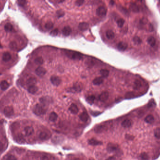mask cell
Masks as SVG:
<instances>
[{"label":"cell","mask_w":160,"mask_h":160,"mask_svg":"<svg viewBox=\"0 0 160 160\" xmlns=\"http://www.w3.org/2000/svg\"><path fill=\"white\" fill-rule=\"evenodd\" d=\"M57 15H58V16L59 17H62L64 15V13L61 11V10H59L57 12Z\"/></svg>","instance_id":"c3c4849f"},{"label":"cell","mask_w":160,"mask_h":160,"mask_svg":"<svg viewBox=\"0 0 160 160\" xmlns=\"http://www.w3.org/2000/svg\"><path fill=\"white\" fill-rule=\"evenodd\" d=\"M122 126L124 128H129L132 125V121L129 119L124 120L121 123Z\"/></svg>","instance_id":"ac0fdd59"},{"label":"cell","mask_w":160,"mask_h":160,"mask_svg":"<svg viewBox=\"0 0 160 160\" xmlns=\"http://www.w3.org/2000/svg\"><path fill=\"white\" fill-rule=\"evenodd\" d=\"M39 101L42 104V105L45 106L47 104H50V98H48L47 97H45L40 98Z\"/></svg>","instance_id":"7402d4cb"},{"label":"cell","mask_w":160,"mask_h":160,"mask_svg":"<svg viewBox=\"0 0 160 160\" xmlns=\"http://www.w3.org/2000/svg\"><path fill=\"white\" fill-rule=\"evenodd\" d=\"M80 160L79 159H78V158H75V159H73V160Z\"/></svg>","instance_id":"db71d44e"},{"label":"cell","mask_w":160,"mask_h":160,"mask_svg":"<svg viewBox=\"0 0 160 160\" xmlns=\"http://www.w3.org/2000/svg\"><path fill=\"white\" fill-rule=\"evenodd\" d=\"M106 160H116V159L114 156H110L108 158H107Z\"/></svg>","instance_id":"816d5d0a"},{"label":"cell","mask_w":160,"mask_h":160,"mask_svg":"<svg viewBox=\"0 0 160 160\" xmlns=\"http://www.w3.org/2000/svg\"><path fill=\"white\" fill-rule=\"evenodd\" d=\"M69 110L72 114H76L78 113L79 109L76 105H75L74 104H72L69 108Z\"/></svg>","instance_id":"2e32d148"},{"label":"cell","mask_w":160,"mask_h":160,"mask_svg":"<svg viewBox=\"0 0 160 160\" xmlns=\"http://www.w3.org/2000/svg\"><path fill=\"white\" fill-rule=\"evenodd\" d=\"M159 0V2H160V0Z\"/></svg>","instance_id":"9f6ffc18"},{"label":"cell","mask_w":160,"mask_h":160,"mask_svg":"<svg viewBox=\"0 0 160 160\" xmlns=\"http://www.w3.org/2000/svg\"><path fill=\"white\" fill-rule=\"evenodd\" d=\"M4 30L7 32L11 31L13 30L12 25L9 23H7L4 26Z\"/></svg>","instance_id":"836d02e7"},{"label":"cell","mask_w":160,"mask_h":160,"mask_svg":"<svg viewBox=\"0 0 160 160\" xmlns=\"http://www.w3.org/2000/svg\"><path fill=\"white\" fill-rule=\"evenodd\" d=\"M38 88L35 85L30 86L28 88V91L31 94H35L38 91Z\"/></svg>","instance_id":"cb8c5ba5"},{"label":"cell","mask_w":160,"mask_h":160,"mask_svg":"<svg viewBox=\"0 0 160 160\" xmlns=\"http://www.w3.org/2000/svg\"><path fill=\"white\" fill-rule=\"evenodd\" d=\"M107 151L109 153H119L120 149L117 145L113 143H109L107 147Z\"/></svg>","instance_id":"3957f363"},{"label":"cell","mask_w":160,"mask_h":160,"mask_svg":"<svg viewBox=\"0 0 160 160\" xmlns=\"http://www.w3.org/2000/svg\"><path fill=\"white\" fill-rule=\"evenodd\" d=\"M104 82V79L102 77H97L94 79L93 81V83L95 85H99L101 84Z\"/></svg>","instance_id":"d4e9b609"},{"label":"cell","mask_w":160,"mask_h":160,"mask_svg":"<svg viewBox=\"0 0 160 160\" xmlns=\"http://www.w3.org/2000/svg\"><path fill=\"white\" fill-rule=\"evenodd\" d=\"M14 140L16 142L19 144H23L25 142V140L23 136L21 133L16 135L14 137Z\"/></svg>","instance_id":"ba28073f"},{"label":"cell","mask_w":160,"mask_h":160,"mask_svg":"<svg viewBox=\"0 0 160 160\" xmlns=\"http://www.w3.org/2000/svg\"><path fill=\"white\" fill-rule=\"evenodd\" d=\"M2 60L4 62H8L11 59V55L8 52H5L2 55Z\"/></svg>","instance_id":"603a6c76"},{"label":"cell","mask_w":160,"mask_h":160,"mask_svg":"<svg viewBox=\"0 0 160 160\" xmlns=\"http://www.w3.org/2000/svg\"><path fill=\"white\" fill-rule=\"evenodd\" d=\"M37 79L35 77H31L28 79L26 82L27 85L29 87L35 85L37 83Z\"/></svg>","instance_id":"e0dca14e"},{"label":"cell","mask_w":160,"mask_h":160,"mask_svg":"<svg viewBox=\"0 0 160 160\" xmlns=\"http://www.w3.org/2000/svg\"><path fill=\"white\" fill-rule=\"evenodd\" d=\"M39 137L42 140H49L51 137V134L46 132H42L39 134Z\"/></svg>","instance_id":"30bf717a"},{"label":"cell","mask_w":160,"mask_h":160,"mask_svg":"<svg viewBox=\"0 0 160 160\" xmlns=\"http://www.w3.org/2000/svg\"><path fill=\"white\" fill-rule=\"evenodd\" d=\"M100 74L103 77H107L109 75V71L107 69H103L101 70Z\"/></svg>","instance_id":"d590c367"},{"label":"cell","mask_w":160,"mask_h":160,"mask_svg":"<svg viewBox=\"0 0 160 160\" xmlns=\"http://www.w3.org/2000/svg\"><path fill=\"white\" fill-rule=\"evenodd\" d=\"M9 47L11 50L14 51V50H16L17 49V44L16 42L12 41L9 43Z\"/></svg>","instance_id":"e575fe53"},{"label":"cell","mask_w":160,"mask_h":160,"mask_svg":"<svg viewBox=\"0 0 160 160\" xmlns=\"http://www.w3.org/2000/svg\"><path fill=\"white\" fill-rule=\"evenodd\" d=\"M41 160H49V159L48 157L47 156H44L42 157Z\"/></svg>","instance_id":"681fc988"},{"label":"cell","mask_w":160,"mask_h":160,"mask_svg":"<svg viewBox=\"0 0 160 160\" xmlns=\"http://www.w3.org/2000/svg\"><path fill=\"white\" fill-rule=\"evenodd\" d=\"M95 100V97L94 96H89L86 99V100H87V102L89 104H90V105L93 104Z\"/></svg>","instance_id":"74e56055"},{"label":"cell","mask_w":160,"mask_h":160,"mask_svg":"<svg viewBox=\"0 0 160 160\" xmlns=\"http://www.w3.org/2000/svg\"><path fill=\"white\" fill-rule=\"evenodd\" d=\"M1 45H0V48H1Z\"/></svg>","instance_id":"11a10c76"},{"label":"cell","mask_w":160,"mask_h":160,"mask_svg":"<svg viewBox=\"0 0 160 160\" xmlns=\"http://www.w3.org/2000/svg\"><path fill=\"white\" fill-rule=\"evenodd\" d=\"M130 8L132 11L134 13H138L139 12V8L135 3H132L130 5Z\"/></svg>","instance_id":"f546056e"},{"label":"cell","mask_w":160,"mask_h":160,"mask_svg":"<svg viewBox=\"0 0 160 160\" xmlns=\"http://www.w3.org/2000/svg\"><path fill=\"white\" fill-rule=\"evenodd\" d=\"M117 26L120 27V28H122L124 23H125V20L122 19V18H120V19H119L117 21Z\"/></svg>","instance_id":"ab89813d"},{"label":"cell","mask_w":160,"mask_h":160,"mask_svg":"<svg viewBox=\"0 0 160 160\" xmlns=\"http://www.w3.org/2000/svg\"><path fill=\"white\" fill-rule=\"evenodd\" d=\"M141 86V82L138 80H136L134 83V86H133V89L135 90H139Z\"/></svg>","instance_id":"d6a6232c"},{"label":"cell","mask_w":160,"mask_h":160,"mask_svg":"<svg viewBox=\"0 0 160 160\" xmlns=\"http://www.w3.org/2000/svg\"><path fill=\"white\" fill-rule=\"evenodd\" d=\"M107 9L104 7H98L96 10V14L98 16H104L106 15Z\"/></svg>","instance_id":"5b68a950"},{"label":"cell","mask_w":160,"mask_h":160,"mask_svg":"<svg viewBox=\"0 0 160 160\" xmlns=\"http://www.w3.org/2000/svg\"><path fill=\"white\" fill-rule=\"evenodd\" d=\"M6 160H17V158L15 156L10 155L7 157Z\"/></svg>","instance_id":"bcb514c9"},{"label":"cell","mask_w":160,"mask_h":160,"mask_svg":"<svg viewBox=\"0 0 160 160\" xmlns=\"http://www.w3.org/2000/svg\"><path fill=\"white\" fill-rule=\"evenodd\" d=\"M9 87V84L6 81H2L0 83V88L2 90H6Z\"/></svg>","instance_id":"44dd1931"},{"label":"cell","mask_w":160,"mask_h":160,"mask_svg":"<svg viewBox=\"0 0 160 160\" xmlns=\"http://www.w3.org/2000/svg\"><path fill=\"white\" fill-rule=\"evenodd\" d=\"M155 121L154 117L152 115H148L145 118V121L148 124H152Z\"/></svg>","instance_id":"484cf974"},{"label":"cell","mask_w":160,"mask_h":160,"mask_svg":"<svg viewBox=\"0 0 160 160\" xmlns=\"http://www.w3.org/2000/svg\"><path fill=\"white\" fill-rule=\"evenodd\" d=\"M58 32H59L58 30L57 29H55L51 31L50 35H51L53 37H55L57 36V35L58 34Z\"/></svg>","instance_id":"ee69618b"},{"label":"cell","mask_w":160,"mask_h":160,"mask_svg":"<svg viewBox=\"0 0 160 160\" xmlns=\"http://www.w3.org/2000/svg\"><path fill=\"white\" fill-rule=\"evenodd\" d=\"M109 97V94L107 91H105L102 92L99 96V99L100 101L104 102L106 101Z\"/></svg>","instance_id":"8fae6325"},{"label":"cell","mask_w":160,"mask_h":160,"mask_svg":"<svg viewBox=\"0 0 160 160\" xmlns=\"http://www.w3.org/2000/svg\"><path fill=\"white\" fill-rule=\"evenodd\" d=\"M3 149V143L0 141V152Z\"/></svg>","instance_id":"f907efd6"},{"label":"cell","mask_w":160,"mask_h":160,"mask_svg":"<svg viewBox=\"0 0 160 160\" xmlns=\"http://www.w3.org/2000/svg\"><path fill=\"white\" fill-rule=\"evenodd\" d=\"M128 47V45L127 43L124 42H120L117 45V49L121 51H125Z\"/></svg>","instance_id":"7c38bea8"},{"label":"cell","mask_w":160,"mask_h":160,"mask_svg":"<svg viewBox=\"0 0 160 160\" xmlns=\"http://www.w3.org/2000/svg\"><path fill=\"white\" fill-rule=\"evenodd\" d=\"M84 2V0H78L75 2L76 5L78 6H82Z\"/></svg>","instance_id":"7dc6e473"},{"label":"cell","mask_w":160,"mask_h":160,"mask_svg":"<svg viewBox=\"0 0 160 160\" xmlns=\"http://www.w3.org/2000/svg\"><path fill=\"white\" fill-rule=\"evenodd\" d=\"M58 118V115L56 113L52 112L50 113L49 117V120L52 122H55Z\"/></svg>","instance_id":"83f0119b"},{"label":"cell","mask_w":160,"mask_h":160,"mask_svg":"<svg viewBox=\"0 0 160 160\" xmlns=\"http://www.w3.org/2000/svg\"><path fill=\"white\" fill-rule=\"evenodd\" d=\"M140 157L143 160H148L149 159V156L145 152L142 153L140 155Z\"/></svg>","instance_id":"b9f144b4"},{"label":"cell","mask_w":160,"mask_h":160,"mask_svg":"<svg viewBox=\"0 0 160 160\" xmlns=\"http://www.w3.org/2000/svg\"><path fill=\"white\" fill-rule=\"evenodd\" d=\"M24 132L26 136H30L33 134L34 130L32 127L28 126L24 128Z\"/></svg>","instance_id":"9a60e30c"},{"label":"cell","mask_w":160,"mask_h":160,"mask_svg":"<svg viewBox=\"0 0 160 160\" xmlns=\"http://www.w3.org/2000/svg\"><path fill=\"white\" fill-rule=\"evenodd\" d=\"M154 135L157 139H160V128H156L154 130Z\"/></svg>","instance_id":"60d3db41"},{"label":"cell","mask_w":160,"mask_h":160,"mask_svg":"<svg viewBox=\"0 0 160 160\" xmlns=\"http://www.w3.org/2000/svg\"><path fill=\"white\" fill-rule=\"evenodd\" d=\"M4 114L7 117H10L14 114V109L11 106L5 107L4 109Z\"/></svg>","instance_id":"277c9868"},{"label":"cell","mask_w":160,"mask_h":160,"mask_svg":"<svg viewBox=\"0 0 160 160\" xmlns=\"http://www.w3.org/2000/svg\"><path fill=\"white\" fill-rule=\"evenodd\" d=\"M33 111L35 114L37 116L44 115L46 113L47 109L45 105L40 104H37L33 109Z\"/></svg>","instance_id":"7a4b0ae2"},{"label":"cell","mask_w":160,"mask_h":160,"mask_svg":"<svg viewBox=\"0 0 160 160\" xmlns=\"http://www.w3.org/2000/svg\"><path fill=\"white\" fill-rule=\"evenodd\" d=\"M106 130V126L105 125H98L94 129L95 132L97 133H102Z\"/></svg>","instance_id":"9c48e42d"},{"label":"cell","mask_w":160,"mask_h":160,"mask_svg":"<svg viewBox=\"0 0 160 160\" xmlns=\"http://www.w3.org/2000/svg\"><path fill=\"white\" fill-rule=\"evenodd\" d=\"M72 32V29L71 27L69 26H66L64 27L62 29V32L64 36H68L70 35Z\"/></svg>","instance_id":"4fadbf2b"},{"label":"cell","mask_w":160,"mask_h":160,"mask_svg":"<svg viewBox=\"0 0 160 160\" xmlns=\"http://www.w3.org/2000/svg\"><path fill=\"white\" fill-rule=\"evenodd\" d=\"M80 119L83 122H87L89 118V116L88 114L86 112H82L79 116Z\"/></svg>","instance_id":"d6986e66"},{"label":"cell","mask_w":160,"mask_h":160,"mask_svg":"<svg viewBox=\"0 0 160 160\" xmlns=\"http://www.w3.org/2000/svg\"><path fill=\"white\" fill-rule=\"evenodd\" d=\"M89 143L90 145L92 146H98L101 145L103 143L99 140H98L95 139H91L89 140Z\"/></svg>","instance_id":"ffe728a7"},{"label":"cell","mask_w":160,"mask_h":160,"mask_svg":"<svg viewBox=\"0 0 160 160\" xmlns=\"http://www.w3.org/2000/svg\"><path fill=\"white\" fill-rule=\"evenodd\" d=\"M133 42L135 45H139L142 43V40L139 37L135 36L133 38Z\"/></svg>","instance_id":"8d00e7d4"},{"label":"cell","mask_w":160,"mask_h":160,"mask_svg":"<svg viewBox=\"0 0 160 160\" xmlns=\"http://www.w3.org/2000/svg\"><path fill=\"white\" fill-rule=\"evenodd\" d=\"M75 92H81L82 90V87L80 83H76L74 85V87L72 88Z\"/></svg>","instance_id":"4dcf8cb0"},{"label":"cell","mask_w":160,"mask_h":160,"mask_svg":"<svg viewBox=\"0 0 160 160\" xmlns=\"http://www.w3.org/2000/svg\"><path fill=\"white\" fill-rule=\"evenodd\" d=\"M148 22V20L147 18L146 17H143L140 20V23L141 24H146Z\"/></svg>","instance_id":"f6af8a7d"},{"label":"cell","mask_w":160,"mask_h":160,"mask_svg":"<svg viewBox=\"0 0 160 160\" xmlns=\"http://www.w3.org/2000/svg\"><path fill=\"white\" fill-rule=\"evenodd\" d=\"M114 2L113 1V0H111L110 1V3L111 4H112V5H113L114 3Z\"/></svg>","instance_id":"f5cc1de1"},{"label":"cell","mask_w":160,"mask_h":160,"mask_svg":"<svg viewBox=\"0 0 160 160\" xmlns=\"http://www.w3.org/2000/svg\"><path fill=\"white\" fill-rule=\"evenodd\" d=\"M106 36L109 39H112L115 37V33L111 30H108L106 32Z\"/></svg>","instance_id":"4316f807"},{"label":"cell","mask_w":160,"mask_h":160,"mask_svg":"<svg viewBox=\"0 0 160 160\" xmlns=\"http://www.w3.org/2000/svg\"><path fill=\"white\" fill-rule=\"evenodd\" d=\"M78 28L81 31H87L89 28V24L86 22H82L79 23Z\"/></svg>","instance_id":"5bb4252c"},{"label":"cell","mask_w":160,"mask_h":160,"mask_svg":"<svg viewBox=\"0 0 160 160\" xmlns=\"http://www.w3.org/2000/svg\"><path fill=\"white\" fill-rule=\"evenodd\" d=\"M35 73L38 76L42 77L46 74L47 73V70L45 68L42 66H39L35 70Z\"/></svg>","instance_id":"8992f818"},{"label":"cell","mask_w":160,"mask_h":160,"mask_svg":"<svg viewBox=\"0 0 160 160\" xmlns=\"http://www.w3.org/2000/svg\"><path fill=\"white\" fill-rule=\"evenodd\" d=\"M147 42L148 44L151 47H154L156 43V40L153 37H150L148 39Z\"/></svg>","instance_id":"f1b7e54d"},{"label":"cell","mask_w":160,"mask_h":160,"mask_svg":"<svg viewBox=\"0 0 160 160\" xmlns=\"http://www.w3.org/2000/svg\"><path fill=\"white\" fill-rule=\"evenodd\" d=\"M35 63L36 64L38 65H42L44 63V60L42 57H38L36 58L34 60Z\"/></svg>","instance_id":"1f68e13d"},{"label":"cell","mask_w":160,"mask_h":160,"mask_svg":"<svg viewBox=\"0 0 160 160\" xmlns=\"http://www.w3.org/2000/svg\"><path fill=\"white\" fill-rule=\"evenodd\" d=\"M50 81L53 85L58 86L61 82V79L57 76H52L50 78Z\"/></svg>","instance_id":"52a82bcc"},{"label":"cell","mask_w":160,"mask_h":160,"mask_svg":"<svg viewBox=\"0 0 160 160\" xmlns=\"http://www.w3.org/2000/svg\"><path fill=\"white\" fill-rule=\"evenodd\" d=\"M45 28L48 30H51L53 27V23L51 22H49L46 23L45 24Z\"/></svg>","instance_id":"f35d334b"},{"label":"cell","mask_w":160,"mask_h":160,"mask_svg":"<svg viewBox=\"0 0 160 160\" xmlns=\"http://www.w3.org/2000/svg\"><path fill=\"white\" fill-rule=\"evenodd\" d=\"M26 0H18V4L19 6L23 7L26 5Z\"/></svg>","instance_id":"7bdbcfd3"},{"label":"cell","mask_w":160,"mask_h":160,"mask_svg":"<svg viewBox=\"0 0 160 160\" xmlns=\"http://www.w3.org/2000/svg\"><path fill=\"white\" fill-rule=\"evenodd\" d=\"M64 53L67 57L74 60H81L83 57L82 53L74 51L65 50Z\"/></svg>","instance_id":"6da1fadb"}]
</instances>
